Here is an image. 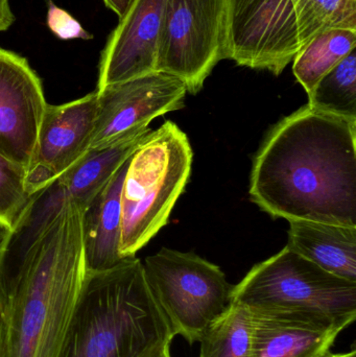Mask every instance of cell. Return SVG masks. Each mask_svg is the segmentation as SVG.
Masks as SVG:
<instances>
[{
  "instance_id": "obj_6",
  "label": "cell",
  "mask_w": 356,
  "mask_h": 357,
  "mask_svg": "<svg viewBox=\"0 0 356 357\" xmlns=\"http://www.w3.org/2000/svg\"><path fill=\"white\" fill-rule=\"evenodd\" d=\"M231 302L250 308H280L356 319V282L326 272L284 248L256 264L238 284Z\"/></svg>"
},
{
  "instance_id": "obj_13",
  "label": "cell",
  "mask_w": 356,
  "mask_h": 357,
  "mask_svg": "<svg viewBox=\"0 0 356 357\" xmlns=\"http://www.w3.org/2000/svg\"><path fill=\"white\" fill-rule=\"evenodd\" d=\"M167 0H133L102 54L96 91L155 73Z\"/></svg>"
},
{
  "instance_id": "obj_25",
  "label": "cell",
  "mask_w": 356,
  "mask_h": 357,
  "mask_svg": "<svg viewBox=\"0 0 356 357\" xmlns=\"http://www.w3.org/2000/svg\"><path fill=\"white\" fill-rule=\"evenodd\" d=\"M133 0H104L106 6L113 10L119 18L123 16Z\"/></svg>"
},
{
  "instance_id": "obj_12",
  "label": "cell",
  "mask_w": 356,
  "mask_h": 357,
  "mask_svg": "<svg viewBox=\"0 0 356 357\" xmlns=\"http://www.w3.org/2000/svg\"><path fill=\"white\" fill-rule=\"evenodd\" d=\"M250 312L251 357L326 356L355 321L298 310L255 307Z\"/></svg>"
},
{
  "instance_id": "obj_7",
  "label": "cell",
  "mask_w": 356,
  "mask_h": 357,
  "mask_svg": "<svg viewBox=\"0 0 356 357\" xmlns=\"http://www.w3.org/2000/svg\"><path fill=\"white\" fill-rule=\"evenodd\" d=\"M225 10L226 0H167L157 70L198 93L225 59Z\"/></svg>"
},
{
  "instance_id": "obj_9",
  "label": "cell",
  "mask_w": 356,
  "mask_h": 357,
  "mask_svg": "<svg viewBox=\"0 0 356 357\" xmlns=\"http://www.w3.org/2000/svg\"><path fill=\"white\" fill-rule=\"evenodd\" d=\"M95 92L98 111L90 149L108 146L148 127L156 117L180 110L187 90L175 75L155 71Z\"/></svg>"
},
{
  "instance_id": "obj_11",
  "label": "cell",
  "mask_w": 356,
  "mask_h": 357,
  "mask_svg": "<svg viewBox=\"0 0 356 357\" xmlns=\"http://www.w3.org/2000/svg\"><path fill=\"white\" fill-rule=\"evenodd\" d=\"M47 105L26 59L0 47V156L25 174Z\"/></svg>"
},
{
  "instance_id": "obj_17",
  "label": "cell",
  "mask_w": 356,
  "mask_h": 357,
  "mask_svg": "<svg viewBox=\"0 0 356 357\" xmlns=\"http://www.w3.org/2000/svg\"><path fill=\"white\" fill-rule=\"evenodd\" d=\"M150 132L148 126L108 146L89 149L59 178L71 203L83 212Z\"/></svg>"
},
{
  "instance_id": "obj_27",
  "label": "cell",
  "mask_w": 356,
  "mask_h": 357,
  "mask_svg": "<svg viewBox=\"0 0 356 357\" xmlns=\"http://www.w3.org/2000/svg\"><path fill=\"white\" fill-rule=\"evenodd\" d=\"M324 357H356V350L355 346H353V349L349 352H344V354H330L327 356Z\"/></svg>"
},
{
  "instance_id": "obj_22",
  "label": "cell",
  "mask_w": 356,
  "mask_h": 357,
  "mask_svg": "<svg viewBox=\"0 0 356 357\" xmlns=\"http://www.w3.org/2000/svg\"><path fill=\"white\" fill-rule=\"evenodd\" d=\"M29 197L25 172L0 156V226L12 228Z\"/></svg>"
},
{
  "instance_id": "obj_2",
  "label": "cell",
  "mask_w": 356,
  "mask_h": 357,
  "mask_svg": "<svg viewBox=\"0 0 356 357\" xmlns=\"http://www.w3.org/2000/svg\"><path fill=\"white\" fill-rule=\"evenodd\" d=\"M86 270L72 203L12 272L0 275L3 357H60Z\"/></svg>"
},
{
  "instance_id": "obj_29",
  "label": "cell",
  "mask_w": 356,
  "mask_h": 357,
  "mask_svg": "<svg viewBox=\"0 0 356 357\" xmlns=\"http://www.w3.org/2000/svg\"><path fill=\"white\" fill-rule=\"evenodd\" d=\"M3 337H2V319H1V308H0V357H3Z\"/></svg>"
},
{
  "instance_id": "obj_30",
  "label": "cell",
  "mask_w": 356,
  "mask_h": 357,
  "mask_svg": "<svg viewBox=\"0 0 356 357\" xmlns=\"http://www.w3.org/2000/svg\"><path fill=\"white\" fill-rule=\"evenodd\" d=\"M297 1H298V0H294L295 3H296Z\"/></svg>"
},
{
  "instance_id": "obj_8",
  "label": "cell",
  "mask_w": 356,
  "mask_h": 357,
  "mask_svg": "<svg viewBox=\"0 0 356 357\" xmlns=\"http://www.w3.org/2000/svg\"><path fill=\"white\" fill-rule=\"evenodd\" d=\"M300 48L294 0H226L225 59L279 75Z\"/></svg>"
},
{
  "instance_id": "obj_16",
  "label": "cell",
  "mask_w": 356,
  "mask_h": 357,
  "mask_svg": "<svg viewBox=\"0 0 356 357\" xmlns=\"http://www.w3.org/2000/svg\"><path fill=\"white\" fill-rule=\"evenodd\" d=\"M70 203L59 178L31 195L0 247V275L12 272L22 264Z\"/></svg>"
},
{
  "instance_id": "obj_26",
  "label": "cell",
  "mask_w": 356,
  "mask_h": 357,
  "mask_svg": "<svg viewBox=\"0 0 356 357\" xmlns=\"http://www.w3.org/2000/svg\"><path fill=\"white\" fill-rule=\"evenodd\" d=\"M171 344H173V341L167 342L150 357H173L171 352Z\"/></svg>"
},
{
  "instance_id": "obj_1",
  "label": "cell",
  "mask_w": 356,
  "mask_h": 357,
  "mask_svg": "<svg viewBox=\"0 0 356 357\" xmlns=\"http://www.w3.org/2000/svg\"><path fill=\"white\" fill-rule=\"evenodd\" d=\"M251 199L273 218L356 227V121L302 107L257 153Z\"/></svg>"
},
{
  "instance_id": "obj_28",
  "label": "cell",
  "mask_w": 356,
  "mask_h": 357,
  "mask_svg": "<svg viewBox=\"0 0 356 357\" xmlns=\"http://www.w3.org/2000/svg\"><path fill=\"white\" fill-rule=\"evenodd\" d=\"M8 230H10V229H6L4 228L3 226H0V247H1L2 243H4L6 236H8Z\"/></svg>"
},
{
  "instance_id": "obj_19",
  "label": "cell",
  "mask_w": 356,
  "mask_h": 357,
  "mask_svg": "<svg viewBox=\"0 0 356 357\" xmlns=\"http://www.w3.org/2000/svg\"><path fill=\"white\" fill-rule=\"evenodd\" d=\"M316 112L356 121V48L307 93Z\"/></svg>"
},
{
  "instance_id": "obj_5",
  "label": "cell",
  "mask_w": 356,
  "mask_h": 357,
  "mask_svg": "<svg viewBox=\"0 0 356 357\" xmlns=\"http://www.w3.org/2000/svg\"><path fill=\"white\" fill-rule=\"evenodd\" d=\"M144 276L176 337L194 345L231 304L223 271L194 253L163 248L146 258Z\"/></svg>"
},
{
  "instance_id": "obj_10",
  "label": "cell",
  "mask_w": 356,
  "mask_h": 357,
  "mask_svg": "<svg viewBox=\"0 0 356 357\" xmlns=\"http://www.w3.org/2000/svg\"><path fill=\"white\" fill-rule=\"evenodd\" d=\"M98 111L96 92L63 105H47L25 174L29 195L68 171L91 146Z\"/></svg>"
},
{
  "instance_id": "obj_23",
  "label": "cell",
  "mask_w": 356,
  "mask_h": 357,
  "mask_svg": "<svg viewBox=\"0 0 356 357\" xmlns=\"http://www.w3.org/2000/svg\"><path fill=\"white\" fill-rule=\"evenodd\" d=\"M47 25L50 31L62 40H89L93 38L82 27L77 19L56 6L52 0H48Z\"/></svg>"
},
{
  "instance_id": "obj_3",
  "label": "cell",
  "mask_w": 356,
  "mask_h": 357,
  "mask_svg": "<svg viewBox=\"0 0 356 357\" xmlns=\"http://www.w3.org/2000/svg\"><path fill=\"white\" fill-rule=\"evenodd\" d=\"M175 337L135 256L87 272L60 357H150Z\"/></svg>"
},
{
  "instance_id": "obj_18",
  "label": "cell",
  "mask_w": 356,
  "mask_h": 357,
  "mask_svg": "<svg viewBox=\"0 0 356 357\" xmlns=\"http://www.w3.org/2000/svg\"><path fill=\"white\" fill-rule=\"evenodd\" d=\"M355 45L356 29H347L323 31L305 44L295 56L293 71L307 93L355 50Z\"/></svg>"
},
{
  "instance_id": "obj_24",
  "label": "cell",
  "mask_w": 356,
  "mask_h": 357,
  "mask_svg": "<svg viewBox=\"0 0 356 357\" xmlns=\"http://www.w3.org/2000/svg\"><path fill=\"white\" fill-rule=\"evenodd\" d=\"M15 21L8 0H0V31H6Z\"/></svg>"
},
{
  "instance_id": "obj_20",
  "label": "cell",
  "mask_w": 356,
  "mask_h": 357,
  "mask_svg": "<svg viewBox=\"0 0 356 357\" xmlns=\"http://www.w3.org/2000/svg\"><path fill=\"white\" fill-rule=\"evenodd\" d=\"M199 342L200 357H251L250 308L231 302Z\"/></svg>"
},
{
  "instance_id": "obj_21",
  "label": "cell",
  "mask_w": 356,
  "mask_h": 357,
  "mask_svg": "<svg viewBox=\"0 0 356 357\" xmlns=\"http://www.w3.org/2000/svg\"><path fill=\"white\" fill-rule=\"evenodd\" d=\"M295 8L301 48L323 31L356 29V0H298Z\"/></svg>"
},
{
  "instance_id": "obj_15",
  "label": "cell",
  "mask_w": 356,
  "mask_h": 357,
  "mask_svg": "<svg viewBox=\"0 0 356 357\" xmlns=\"http://www.w3.org/2000/svg\"><path fill=\"white\" fill-rule=\"evenodd\" d=\"M286 248L326 272L356 282V227L288 220Z\"/></svg>"
},
{
  "instance_id": "obj_4",
  "label": "cell",
  "mask_w": 356,
  "mask_h": 357,
  "mask_svg": "<svg viewBox=\"0 0 356 357\" xmlns=\"http://www.w3.org/2000/svg\"><path fill=\"white\" fill-rule=\"evenodd\" d=\"M192 150L173 121L152 131L130 158L121 190L123 258L136 253L167 224L192 173Z\"/></svg>"
},
{
  "instance_id": "obj_14",
  "label": "cell",
  "mask_w": 356,
  "mask_h": 357,
  "mask_svg": "<svg viewBox=\"0 0 356 357\" xmlns=\"http://www.w3.org/2000/svg\"><path fill=\"white\" fill-rule=\"evenodd\" d=\"M130 158L82 212V236L87 272L109 270L125 260L119 252L121 190Z\"/></svg>"
}]
</instances>
